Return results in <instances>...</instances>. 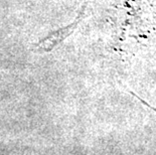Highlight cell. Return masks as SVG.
I'll use <instances>...</instances> for the list:
<instances>
[{
    "instance_id": "1",
    "label": "cell",
    "mask_w": 156,
    "mask_h": 155,
    "mask_svg": "<svg viewBox=\"0 0 156 155\" xmlns=\"http://www.w3.org/2000/svg\"><path fill=\"white\" fill-rule=\"evenodd\" d=\"M86 8H87V4L83 5L82 9L80 10L78 17L76 18V20L74 22H72L71 24H69L65 27H62L58 29V30L51 31L46 37L44 39H41V41H38L35 44V48L42 51H51V49H54L56 45L64 41L66 37H68L69 34H72L76 28L78 27V25L80 24V22L85 16Z\"/></svg>"
}]
</instances>
